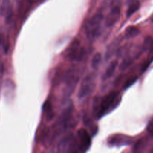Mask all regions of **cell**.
Listing matches in <instances>:
<instances>
[{
	"instance_id": "obj_1",
	"label": "cell",
	"mask_w": 153,
	"mask_h": 153,
	"mask_svg": "<svg viewBox=\"0 0 153 153\" xmlns=\"http://www.w3.org/2000/svg\"><path fill=\"white\" fill-rule=\"evenodd\" d=\"M120 102V97L117 92L109 93L103 97L100 102H96L94 105V114L97 119H100L103 116L113 111Z\"/></svg>"
},
{
	"instance_id": "obj_2",
	"label": "cell",
	"mask_w": 153,
	"mask_h": 153,
	"mask_svg": "<svg viewBox=\"0 0 153 153\" xmlns=\"http://www.w3.org/2000/svg\"><path fill=\"white\" fill-rule=\"evenodd\" d=\"M103 20V15L102 13H97L90 18L85 25V33L90 40H94L99 37L101 33L102 22Z\"/></svg>"
},
{
	"instance_id": "obj_3",
	"label": "cell",
	"mask_w": 153,
	"mask_h": 153,
	"mask_svg": "<svg viewBox=\"0 0 153 153\" xmlns=\"http://www.w3.org/2000/svg\"><path fill=\"white\" fill-rule=\"evenodd\" d=\"M85 55V50L81 46V43L77 39H75L70 44L67 51V57L71 61H81Z\"/></svg>"
},
{
	"instance_id": "obj_4",
	"label": "cell",
	"mask_w": 153,
	"mask_h": 153,
	"mask_svg": "<svg viewBox=\"0 0 153 153\" xmlns=\"http://www.w3.org/2000/svg\"><path fill=\"white\" fill-rule=\"evenodd\" d=\"M76 141H77L79 150L82 152H86L91 146V137L87 130L81 128L77 132Z\"/></svg>"
},
{
	"instance_id": "obj_5",
	"label": "cell",
	"mask_w": 153,
	"mask_h": 153,
	"mask_svg": "<svg viewBox=\"0 0 153 153\" xmlns=\"http://www.w3.org/2000/svg\"><path fill=\"white\" fill-rule=\"evenodd\" d=\"M95 87L94 79L92 76H88L82 81V85L79 91V98H84L87 96L90 95Z\"/></svg>"
},
{
	"instance_id": "obj_6",
	"label": "cell",
	"mask_w": 153,
	"mask_h": 153,
	"mask_svg": "<svg viewBox=\"0 0 153 153\" xmlns=\"http://www.w3.org/2000/svg\"><path fill=\"white\" fill-rule=\"evenodd\" d=\"M77 149L79 148L76 138H74L72 135L67 136L63 139L59 145L60 152H76Z\"/></svg>"
},
{
	"instance_id": "obj_7",
	"label": "cell",
	"mask_w": 153,
	"mask_h": 153,
	"mask_svg": "<svg viewBox=\"0 0 153 153\" xmlns=\"http://www.w3.org/2000/svg\"><path fill=\"white\" fill-rule=\"evenodd\" d=\"M120 16V7L118 5L114 6L106 18V26L108 28L113 27L119 20Z\"/></svg>"
},
{
	"instance_id": "obj_8",
	"label": "cell",
	"mask_w": 153,
	"mask_h": 153,
	"mask_svg": "<svg viewBox=\"0 0 153 153\" xmlns=\"http://www.w3.org/2000/svg\"><path fill=\"white\" fill-rule=\"evenodd\" d=\"M131 142V137L125 135H115L111 137V138L109 140V143L111 146H126V145L130 144Z\"/></svg>"
},
{
	"instance_id": "obj_9",
	"label": "cell",
	"mask_w": 153,
	"mask_h": 153,
	"mask_svg": "<svg viewBox=\"0 0 153 153\" xmlns=\"http://www.w3.org/2000/svg\"><path fill=\"white\" fill-rule=\"evenodd\" d=\"M0 13L5 16L7 22L10 20L12 17V9L9 0H3L2 4L0 7Z\"/></svg>"
},
{
	"instance_id": "obj_10",
	"label": "cell",
	"mask_w": 153,
	"mask_h": 153,
	"mask_svg": "<svg viewBox=\"0 0 153 153\" xmlns=\"http://www.w3.org/2000/svg\"><path fill=\"white\" fill-rule=\"evenodd\" d=\"M140 7V3L139 0H131L128 5V9L126 12L127 17H130L132 14H134L136 11L138 10V9Z\"/></svg>"
},
{
	"instance_id": "obj_11",
	"label": "cell",
	"mask_w": 153,
	"mask_h": 153,
	"mask_svg": "<svg viewBox=\"0 0 153 153\" xmlns=\"http://www.w3.org/2000/svg\"><path fill=\"white\" fill-rule=\"evenodd\" d=\"M117 61H114L113 62H111L110 64V65L108 67L107 70L105 72V73L103 74L102 76V80H107V79H110L114 73L115 70L117 68Z\"/></svg>"
},
{
	"instance_id": "obj_12",
	"label": "cell",
	"mask_w": 153,
	"mask_h": 153,
	"mask_svg": "<svg viewBox=\"0 0 153 153\" xmlns=\"http://www.w3.org/2000/svg\"><path fill=\"white\" fill-rule=\"evenodd\" d=\"M43 112L46 114V118L48 120H51L53 118V109H52V104L49 101H46L43 105Z\"/></svg>"
},
{
	"instance_id": "obj_13",
	"label": "cell",
	"mask_w": 153,
	"mask_h": 153,
	"mask_svg": "<svg viewBox=\"0 0 153 153\" xmlns=\"http://www.w3.org/2000/svg\"><path fill=\"white\" fill-rule=\"evenodd\" d=\"M140 33L138 28L135 26H130L125 31V36L127 38H133L137 36Z\"/></svg>"
},
{
	"instance_id": "obj_14",
	"label": "cell",
	"mask_w": 153,
	"mask_h": 153,
	"mask_svg": "<svg viewBox=\"0 0 153 153\" xmlns=\"http://www.w3.org/2000/svg\"><path fill=\"white\" fill-rule=\"evenodd\" d=\"M143 50L147 51L151 49L153 47V38L150 36H148L144 39V41L143 43Z\"/></svg>"
},
{
	"instance_id": "obj_15",
	"label": "cell",
	"mask_w": 153,
	"mask_h": 153,
	"mask_svg": "<svg viewBox=\"0 0 153 153\" xmlns=\"http://www.w3.org/2000/svg\"><path fill=\"white\" fill-rule=\"evenodd\" d=\"M102 59V55L100 53H97L94 56L92 59V67L96 68L99 66L100 64V61H101Z\"/></svg>"
},
{
	"instance_id": "obj_16",
	"label": "cell",
	"mask_w": 153,
	"mask_h": 153,
	"mask_svg": "<svg viewBox=\"0 0 153 153\" xmlns=\"http://www.w3.org/2000/svg\"><path fill=\"white\" fill-rule=\"evenodd\" d=\"M137 80V76H132V77L129 78V79L126 82L125 85H123V89H127V88H128L130 86H131L133 84L135 83Z\"/></svg>"
},
{
	"instance_id": "obj_17",
	"label": "cell",
	"mask_w": 153,
	"mask_h": 153,
	"mask_svg": "<svg viewBox=\"0 0 153 153\" xmlns=\"http://www.w3.org/2000/svg\"><path fill=\"white\" fill-rule=\"evenodd\" d=\"M131 64V60L130 59V58H126L125 60H123L122 64H121L120 66V70H125L126 69L128 68Z\"/></svg>"
},
{
	"instance_id": "obj_18",
	"label": "cell",
	"mask_w": 153,
	"mask_h": 153,
	"mask_svg": "<svg viewBox=\"0 0 153 153\" xmlns=\"http://www.w3.org/2000/svg\"><path fill=\"white\" fill-rule=\"evenodd\" d=\"M146 131L150 135L153 136V118L148 123L147 126H146Z\"/></svg>"
},
{
	"instance_id": "obj_19",
	"label": "cell",
	"mask_w": 153,
	"mask_h": 153,
	"mask_svg": "<svg viewBox=\"0 0 153 153\" xmlns=\"http://www.w3.org/2000/svg\"><path fill=\"white\" fill-rule=\"evenodd\" d=\"M3 70H4V64H3L2 59H1V52H0V74L2 73Z\"/></svg>"
},
{
	"instance_id": "obj_20",
	"label": "cell",
	"mask_w": 153,
	"mask_h": 153,
	"mask_svg": "<svg viewBox=\"0 0 153 153\" xmlns=\"http://www.w3.org/2000/svg\"><path fill=\"white\" fill-rule=\"evenodd\" d=\"M152 21L153 22V16H152Z\"/></svg>"
}]
</instances>
